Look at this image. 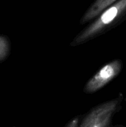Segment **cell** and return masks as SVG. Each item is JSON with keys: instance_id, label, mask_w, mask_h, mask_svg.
<instances>
[{"instance_id": "6da1fadb", "label": "cell", "mask_w": 126, "mask_h": 127, "mask_svg": "<svg viewBox=\"0 0 126 127\" xmlns=\"http://www.w3.org/2000/svg\"><path fill=\"white\" fill-rule=\"evenodd\" d=\"M126 19V0H118L105 9L91 24L79 32L70 45H80L115 28Z\"/></svg>"}, {"instance_id": "7a4b0ae2", "label": "cell", "mask_w": 126, "mask_h": 127, "mask_svg": "<svg viewBox=\"0 0 126 127\" xmlns=\"http://www.w3.org/2000/svg\"><path fill=\"white\" fill-rule=\"evenodd\" d=\"M124 99L122 94L116 99H112L92 108L83 118L81 127H107L112 123V117L121 109V103Z\"/></svg>"}, {"instance_id": "3957f363", "label": "cell", "mask_w": 126, "mask_h": 127, "mask_svg": "<svg viewBox=\"0 0 126 127\" xmlns=\"http://www.w3.org/2000/svg\"><path fill=\"white\" fill-rule=\"evenodd\" d=\"M123 68V62L120 59H115L101 67L85 84L84 92L91 94L98 91L116 78Z\"/></svg>"}, {"instance_id": "277c9868", "label": "cell", "mask_w": 126, "mask_h": 127, "mask_svg": "<svg viewBox=\"0 0 126 127\" xmlns=\"http://www.w3.org/2000/svg\"><path fill=\"white\" fill-rule=\"evenodd\" d=\"M117 1L118 0H95L83 15L80 24H85L93 20L105 9Z\"/></svg>"}, {"instance_id": "5b68a950", "label": "cell", "mask_w": 126, "mask_h": 127, "mask_svg": "<svg viewBox=\"0 0 126 127\" xmlns=\"http://www.w3.org/2000/svg\"><path fill=\"white\" fill-rule=\"evenodd\" d=\"M82 116L80 115V116L76 117L74 119H72L70 122H69V123L65 125V127H77L79 126V122H80V119H82Z\"/></svg>"}]
</instances>
